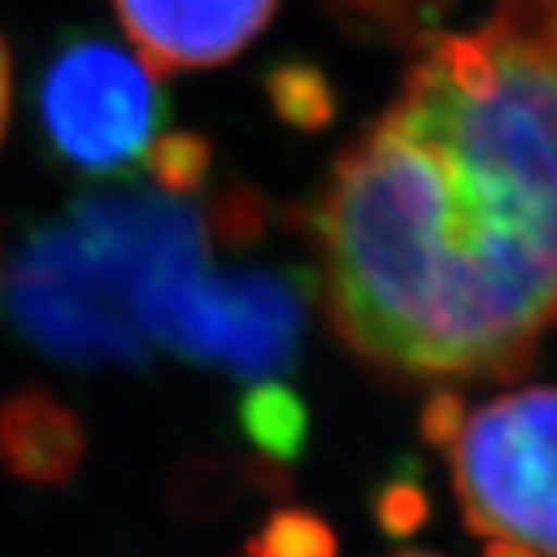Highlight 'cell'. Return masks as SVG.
I'll use <instances>...</instances> for the list:
<instances>
[{
	"instance_id": "obj_13",
	"label": "cell",
	"mask_w": 557,
	"mask_h": 557,
	"mask_svg": "<svg viewBox=\"0 0 557 557\" xmlns=\"http://www.w3.org/2000/svg\"><path fill=\"white\" fill-rule=\"evenodd\" d=\"M423 517V497L413 484H393L380 500V524L389 531H413Z\"/></svg>"
},
{
	"instance_id": "obj_3",
	"label": "cell",
	"mask_w": 557,
	"mask_h": 557,
	"mask_svg": "<svg viewBox=\"0 0 557 557\" xmlns=\"http://www.w3.org/2000/svg\"><path fill=\"white\" fill-rule=\"evenodd\" d=\"M34 117L58 165L114 182L145 172L169 125V98L138 54L98 34H74L41 64Z\"/></svg>"
},
{
	"instance_id": "obj_2",
	"label": "cell",
	"mask_w": 557,
	"mask_h": 557,
	"mask_svg": "<svg viewBox=\"0 0 557 557\" xmlns=\"http://www.w3.org/2000/svg\"><path fill=\"white\" fill-rule=\"evenodd\" d=\"M206 212L165 191L88 195L37 225L0 275L14 330L71 367H141V306L209 265Z\"/></svg>"
},
{
	"instance_id": "obj_16",
	"label": "cell",
	"mask_w": 557,
	"mask_h": 557,
	"mask_svg": "<svg viewBox=\"0 0 557 557\" xmlns=\"http://www.w3.org/2000/svg\"><path fill=\"white\" fill-rule=\"evenodd\" d=\"M389 557H436V554H426V550H396Z\"/></svg>"
},
{
	"instance_id": "obj_4",
	"label": "cell",
	"mask_w": 557,
	"mask_h": 557,
	"mask_svg": "<svg viewBox=\"0 0 557 557\" xmlns=\"http://www.w3.org/2000/svg\"><path fill=\"white\" fill-rule=\"evenodd\" d=\"M444 450L470 534L557 557V386L467 410Z\"/></svg>"
},
{
	"instance_id": "obj_7",
	"label": "cell",
	"mask_w": 557,
	"mask_h": 557,
	"mask_svg": "<svg viewBox=\"0 0 557 557\" xmlns=\"http://www.w3.org/2000/svg\"><path fill=\"white\" fill-rule=\"evenodd\" d=\"M85 454V423L48 386H21L0 404V463L17 481L67 484Z\"/></svg>"
},
{
	"instance_id": "obj_17",
	"label": "cell",
	"mask_w": 557,
	"mask_h": 557,
	"mask_svg": "<svg viewBox=\"0 0 557 557\" xmlns=\"http://www.w3.org/2000/svg\"><path fill=\"white\" fill-rule=\"evenodd\" d=\"M0 275H4V269H0Z\"/></svg>"
},
{
	"instance_id": "obj_6",
	"label": "cell",
	"mask_w": 557,
	"mask_h": 557,
	"mask_svg": "<svg viewBox=\"0 0 557 557\" xmlns=\"http://www.w3.org/2000/svg\"><path fill=\"white\" fill-rule=\"evenodd\" d=\"M278 0H114L138 58L154 74L232 61L265 30Z\"/></svg>"
},
{
	"instance_id": "obj_12",
	"label": "cell",
	"mask_w": 557,
	"mask_h": 557,
	"mask_svg": "<svg viewBox=\"0 0 557 557\" xmlns=\"http://www.w3.org/2000/svg\"><path fill=\"white\" fill-rule=\"evenodd\" d=\"M463 413H467V407H463L460 396L450 393V389H444V393H436L433 400L423 407L420 430H423V436H426L433 447H447L454 441V433H457Z\"/></svg>"
},
{
	"instance_id": "obj_15",
	"label": "cell",
	"mask_w": 557,
	"mask_h": 557,
	"mask_svg": "<svg viewBox=\"0 0 557 557\" xmlns=\"http://www.w3.org/2000/svg\"><path fill=\"white\" fill-rule=\"evenodd\" d=\"M484 557H537L524 547H517V544H504V541H487L484 547Z\"/></svg>"
},
{
	"instance_id": "obj_11",
	"label": "cell",
	"mask_w": 557,
	"mask_h": 557,
	"mask_svg": "<svg viewBox=\"0 0 557 557\" xmlns=\"http://www.w3.org/2000/svg\"><path fill=\"white\" fill-rule=\"evenodd\" d=\"M249 557H333V531L309 510H275L249 537Z\"/></svg>"
},
{
	"instance_id": "obj_10",
	"label": "cell",
	"mask_w": 557,
	"mask_h": 557,
	"mask_svg": "<svg viewBox=\"0 0 557 557\" xmlns=\"http://www.w3.org/2000/svg\"><path fill=\"white\" fill-rule=\"evenodd\" d=\"M145 172L151 175L154 188L185 198L209 182L212 172V148L195 132H165L148 151Z\"/></svg>"
},
{
	"instance_id": "obj_1",
	"label": "cell",
	"mask_w": 557,
	"mask_h": 557,
	"mask_svg": "<svg viewBox=\"0 0 557 557\" xmlns=\"http://www.w3.org/2000/svg\"><path fill=\"white\" fill-rule=\"evenodd\" d=\"M309 225L333 333L370 370L524 373L557 326V0L426 34Z\"/></svg>"
},
{
	"instance_id": "obj_8",
	"label": "cell",
	"mask_w": 557,
	"mask_h": 557,
	"mask_svg": "<svg viewBox=\"0 0 557 557\" xmlns=\"http://www.w3.org/2000/svg\"><path fill=\"white\" fill-rule=\"evenodd\" d=\"M238 426H243L256 454L278 463L302 454L309 417L302 400L289 386L275 380H259L243 396V404H238Z\"/></svg>"
},
{
	"instance_id": "obj_5",
	"label": "cell",
	"mask_w": 557,
	"mask_h": 557,
	"mask_svg": "<svg viewBox=\"0 0 557 557\" xmlns=\"http://www.w3.org/2000/svg\"><path fill=\"white\" fill-rule=\"evenodd\" d=\"M302 326V286L269 269L215 275L206 265L151 293L141 306V333L151 346L256 383L296 363Z\"/></svg>"
},
{
	"instance_id": "obj_9",
	"label": "cell",
	"mask_w": 557,
	"mask_h": 557,
	"mask_svg": "<svg viewBox=\"0 0 557 557\" xmlns=\"http://www.w3.org/2000/svg\"><path fill=\"white\" fill-rule=\"evenodd\" d=\"M265 91H269L275 114L283 117L286 125L302 128V132L326 128L336 114L330 77L302 61H286L272 67L265 77Z\"/></svg>"
},
{
	"instance_id": "obj_14",
	"label": "cell",
	"mask_w": 557,
	"mask_h": 557,
	"mask_svg": "<svg viewBox=\"0 0 557 557\" xmlns=\"http://www.w3.org/2000/svg\"><path fill=\"white\" fill-rule=\"evenodd\" d=\"M8 122H11V51L0 37V141L8 135Z\"/></svg>"
}]
</instances>
